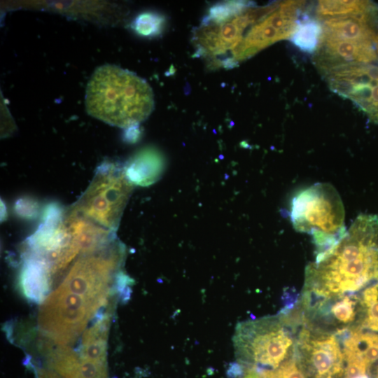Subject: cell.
Wrapping results in <instances>:
<instances>
[{"instance_id": "cell-13", "label": "cell", "mask_w": 378, "mask_h": 378, "mask_svg": "<svg viewBox=\"0 0 378 378\" xmlns=\"http://www.w3.org/2000/svg\"><path fill=\"white\" fill-rule=\"evenodd\" d=\"M373 4L368 1H319L316 15L321 20L347 16L366 10Z\"/></svg>"}, {"instance_id": "cell-8", "label": "cell", "mask_w": 378, "mask_h": 378, "mask_svg": "<svg viewBox=\"0 0 378 378\" xmlns=\"http://www.w3.org/2000/svg\"><path fill=\"white\" fill-rule=\"evenodd\" d=\"M323 74L333 92L350 99L378 123V65H344Z\"/></svg>"}, {"instance_id": "cell-10", "label": "cell", "mask_w": 378, "mask_h": 378, "mask_svg": "<svg viewBox=\"0 0 378 378\" xmlns=\"http://www.w3.org/2000/svg\"><path fill=\"white\" fill-rule=\"evenodd\" d=\"M50 363L63 378H107L106 365L84 360L68 347H58L51 354Z\"/></svg>"}, {"instance_id": "cell-3", "label": "cell", "mask_w": 378, "mask_h": 378, "mask_svg": "<svg viewBox=\"0 0 378 378\" xmlns=\"http://www.w3.org/2000/svg\"><path fill=\"white\" fill-rule=\"evenodd\" d=\"M85 103L90 115L126 129L137 127L149 116L154 97L144 79L118 66L105 64L90 77Z\"/></svg>"}, {"instance_id": "cell-2", "label": "cell", "mask_w": 378, "mask_h": 378, "mask_svg": "<svg viewBox=\"0 0 378 378\" xmlns=\"http://www.w3.org/2000/svg\"><path fill=\"white\" fill-rule=\"evenodd\" d=\"M125 257V246L115 239L75 259L39 312V326L48 337L59 344L74 342L106 304L115 281L127 278Z\"/></svg>"}, {"instance_id": "cell-1", "label": "cell", "mask_w": 378, "mask_h": 378, "mask_svg": "<svg viewBox=\"0 0 378 378\" xmlns=\"http://www.w3.org/2000/svg\"><path fill=\"white\" fill-rule=\"evenodd\" d=\"M304 320L364 331L378 316V216L359 215L305 269L297 302Z\"/></svg>"}, {"instance_id": "cell-5", "label": "cell", "mask_w": 378, "mask_h": 378, "mask_svg": "<svg viewBox=\"0 0 378 378\" xmlns=\"http://www.w3.org/2000/svg\"><path fill=\"white\" fill-rule=\"evenodd\" d=\"M344 208L330 183H317L297 194L291 202L293 227L312 237L316 254L334 246L346 234Z\"/></svg>"}, {"instance_id": "cell-7", "label": "cell", "mask_w": 378, "mask_h": 378, "mask_svg": "<svg viewBox=\"0 0 378 378\" xmlns=\"http://www.w3.org/2000/svg\"><path fill=\"white\" fill-rule=\"evenodd\" d=\"M295 355L306 378H345L342 342L335 333L300 323Z\"/></svg>"}, {"instance_id": "cell-14", "label": "cell", "mask_w": 378, "mask_h": 378, "mask_svg": "<svg viewBox=\"0 0 378 378\" xmlns=\"http://www.w3.org/2000/svg\"><path fill=\"white\" fill-rule=\"evenodd\" d=\"M166 23L165 17L155 12H144L134 19L132 29L139 35L153 37L160 35Z\"/></svg>"}, {"instance_id": "cell-16", "label": "cell", "mask_w": 378, "mask_h": 378, "mask_svg": "<svg viewBox=\"0 0 378 378\" xmlns=\"http://www.w3.org/2000/svg\"><path fill=\"white\" fill-rule=\"evenodd\" d=\"M376 50H377V57H378V41L376 43Z\"/></svg>"}, {"instance_id": "cell-11", "label": "cell", "mask_w": 378, "mask_h": 378, "mask_svg": "<svg viewBox=\"0 0 378 378\" xmlns=\"http://www.w3.org/2000/svg\"><path fill=\"white\" fill-rule=\"evenodd\" d=\"M160 160L154 153L142 151L136 155L127 166L125 171L128 178L134 184H149L156 176L155 167H159Z\"/></svg>"}, {"instance_id": "cell-9", "label": "cell", "mask_w": 378, "mask_h": 378, "mask_svg": "<svg viewBox=\"0 0 378 378\" xmlns=\"http://www.w3.org/2000/svg\"><path fill=\"white\" fill-rule=\"evenodd\" d=\"M377 57L374 45L321 36L314 61L323 74L340 66L370 64Z\"/></svg>"}, {"instance_id": "cell-4", "label": "cell", "mask_w": 378, "mask_h": 378, "mask_svg": "<svg viewBox=\"0 0 378 378\" xmlns=\"http://www.w3.org/2000/svg\"><path fill=\"white\" fill-rule=\"evenodd\" d=\"M300 318L290 305L276 315L239 323L233 335L237 363L258 371L279 368L295 354Z\"/></svg>"}, {"instance_id": "cell-6", "label": "cell", "mask_w": 378, "mask_h": 378, "mask_svg": "<svg viewBox=\"0 0 378 378\" xmlns=\"http://www.w3.org/2000/svg\"><path fill=\"white\" fill-rule=\"evenodd\" d=\"M133 188L125 167L104 162L97 167L85 191L67 211L115 232Z\"/></svg>"}, {"instance_id": "cell-12", "label": "cell", "mask_w": 378, "mask_h": 378, "mask_svg": "<svg viewBox=\"0 0 378 378\" xmlns=\"http://www.w3.org/2000/svg\"><path fill=\"white\" fill-rule=\"evenodd\" d=\"M322 26L318 20L309 18L304 15L298 21L295 29L290 36V41L300 50L304 52H316L321 36Z\"/></svg>"}, {"instance_id": "cell-15", "label": "cell", "mask_w": 378, "mask_h": 378, "mask_svg": "<svg viewBox=\"0 0 378 378\" xmlns=\"http://www.w3.org/2000/svg\"><path fill=\"white\" fill-rule=\"evenodd\" d=\"M239 378H264L261 372L253 369H245Z\"/></svg>"}]
</instances>
